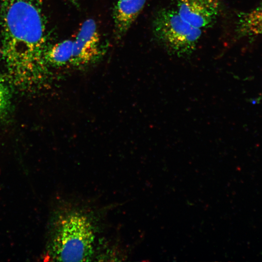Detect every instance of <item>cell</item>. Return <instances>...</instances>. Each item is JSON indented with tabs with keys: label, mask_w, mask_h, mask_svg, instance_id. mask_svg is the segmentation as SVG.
Listing matches in <instances>:
<instances>
[{
	"label": "cell",
	"mask_w": 262,
	"mask_h": 262,
	"mask_svg": "<svg viewBox=\"0 0 262 262\" xmlns=\"http://www.w3.org/2000/svg\"><path fill=\"white\" fill-rule=\"evenodd\" d=\"M1 57L16 75L31 77L46 63V27L38 0H2Z\"/></svg>",
	"instance_id": "6da1fadb"
},
{
	"label": "cell",
	"mask_w": 262,
	"mask_h": 262,
	"mask_svg": "<svg viewBox=\"0 0 262 262\" xmlns=\"http://www.w3.org/2000/svg\"><path fill=\"white\" fill-rule=\"evenodd\" d=\"M177 11L185 21L200 29L211 25L217 13L197 0H177Z\"/></svg>",
	"instance_id": "5b68a950"
},
{
	"label": "cell",
	"mask_w": 262,
	"mask_h": 262,
	"mask_svg": "<svg viewBox=\"0 0 262 262\" xmlns=\"http://www.w3.org/2000/svg\"><path fill=\"white\" fill-rule=\"evenodd\" d=\"M74 6H79V4L77 0H67Z\"/></svg>",
	"instance_id": "8fae6325"
},
{
	"label": "cell",
	"mask_w": 262,
	"mask_h": 262,
	"mask_svg": "<svg viewBox=\"0 0 262 262\" xmlns=\"http://www.w3.org/2000/svg\"><path fill=\"white\" fill-rule=\"evenodd\" d=\"M9 91L4 79L0 76V115L6 110L9 103Z\"/></svg>",
	"instance_id": "9c48e42d"
},
{
	"label": "cell",
	"mask_w": 262,
	"mask_h": 262,
	"mask_svg": "<svg viewBox=\"0 0 262 262\" xmlns=\"http://www.w3.org/2000/svg\"><path fill=\"white\" fill-rule=\"evenodd\" d=\"M147 0H116L113 9V20L116 38H122L137 18Z\"/></svg>",
	"instance_id": "8992f818"
},
{
	"label": "cell",
	"mask_w": 262,
	"mask_h": 262,
	"mask_svg": "<svg viewBox=\"0 0 262 262\" xmlns=\"http://www.w3.org/2000/svg\"><path fill=\"white\" fill-rule=\"evenodd\" d=\"M104 48L95 21L91 18L85 20L73 40L71 65L80 66L98 60L103 55Z\"/></svg>",
	"instance_id": "277c9868"
},
{
	"label": "cell",
	"mask_w": 262,
	"mask_h": 262,
	"mask_svg": "<svg viewBox=\"0 0 262 262\" xmlns=\"http://www.w3.org/2000/svg\"><path fill=\"white\" fill-rule=\"evenodd\" d=\"M156 39L168 52L178 57L191 54L196 49L201 30L193 27L180 16L177 10L160 11L153 23Z\"/></svg>",
	"instance_id": "3957f363"
},
{
	"label": "cell",
	"mask_w": 262,
	"mask_h": 262,
	"mask_svg": "<svg viewBox=\"0 0 262 262\" xmlns=\"http://www.w3.org/2000/svg\"><path fill=\"white\" fill-rule=\"evenodd\" d=\"M94 239V229L87 217L76 212L68 213L57 221L50 255L57 261H89Z\"/></svg>",
	"instance_id": "7a4b0ae2"
},
{
	"label": "cell",
	"mask_w": 262,
	"mask_h": 262,
	"mask_svg": "<svg viewBox=\"0 0 262 262\" xmlns=\"http://www.w3.org/2000/svg\"><path fill=\"white\" fill-rule=\"evenodd\" d=\"M201 2L204 5L212 8L213 9L217 10L219 5V0H197Z\"/></svg>",
	"instance_id": "30bf717a"
},
{
	"label": "cell",
	"mask_w": 262,
	"mask_h": 262,
	"mask_svg": "<svg viewBox=\"0 0 262 262\" xmlns=\"http://www.w3.org/2000/svg\"><path fill=\"white\" fill-rule=\"evenodd\" d=\"M235 37L253 38L262 34V3L247 12H241L235 30Z\"/></svg>",
	"instance_id": "52a82bcc"
},
{
	"label": "cell",
	"mask_w": 262,
	"mask_h": 262,
	"mask_svg": "<svg viewBox=\"0 0 262 262\" xmlns=\"http://www.w3.org/2000/svg\"><path fill=\"white\" fill-rule=\"evenodd\" d=\"M73 40L66 39L51 46L45 53L46 63L55 66H64L71 63Z\"/></svg>",
	"instance_id": "ba28073f"
}]
</instances>
